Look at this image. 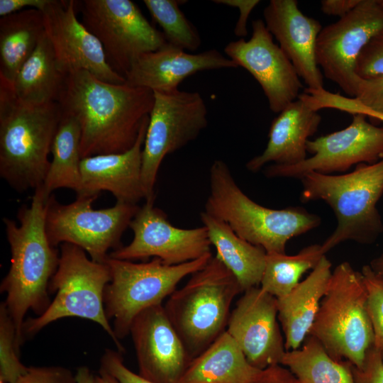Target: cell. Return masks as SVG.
Listing matches in <instances>:
<instances>
[{
    "mask_svg": "<svg viewBox=\"0 0 383 383\" xmlns=\"http://www.w3.org/2000/svg\"><path fill=\"white\" fill-rule=\"evenodd\" d=\"M101 367L113 376L118 383H155L131 371L124 365L118 351L106 350L101 359Z\"/></svg>",
    "mask_w": 383,
    "mask_h": 383,
    "instance_id": "obj_39",
    "label": "cell"
},
{
    "mask_svg": "<svg viewBox=\"0 0 383 383\" xmlns=\"http://www.w3.org/2000/svg\"><path fill=\"white\" fill-rule=\"evenodd\" d=\"M382 29L383 5L380 0H361L345 16L322 28L316 40V60L324 76L354 97L357 58Z\"/></svg>",
    "mask_w": 383,
    "mask_h": 383,
    "instance_id": "obj_14",
    "label": "cell"
},
{
    "mask_svg": "<svg viewBox=\"0 0 383 383\" xmlns=\"http://www.w3.org/2000/svg\"><path fill=\"white\" fill-rule=\"evenodd\" d=\"M99 374L95 376V383H118L113 376L101 367Z\"/></svg>",
    "mask_w": 383,
    "mask_h": 383,
    "instance_id": "obj_44",
    "label": "cell"
},
{
    "mask_svg": "<svg viewBox=\"0 0 383 383\" xmlns=\"http://www.w3.org/2000/svg\"><path fill=\"white\" fill-rule=\"evenodd\" d=\"M99 195L77 196L68 204H60L51 195L48 201L45 229L50 243L75 245L90 258L104 263L110 249L121 247V238L140 206L118 202L114 206L95 210L92 203Z\"/></svg>",
    "mask_w": 383,
    "mask_h": 383,
    "instance_id": "obj_10",
    "label": "cell"
},
{
    "mask_svg": "<svg viewBox=\"0 0 383 383\" xmlns=\"http://www.w3.org/2000/svg\"><path fill=\"white\" fill-rule=\"evenodd\" d=\"M264 22L292 63L307 89H324L316 60V45L322 26L304 14L296 0H271L263 10Z\"/></svg>",
    "mask_w": 383,
    "mask_h": 383,
    "instance_id": "obj_20",
    "label": "cell"
},
{
    "mask_svg": "<svg viewBox=\"0 0 383 383\" xmlns=\"http://www.w3.org/2000/svg\"><path fill=\"white\" fill-rule=\"evenodd\" d=\"M77 383H95V376L85 366L79 367L75 374Z\"/></svg>",
    "mask_w": 383,
    "mask_h": 383,
    "instance_id": "obj_43",
    "label": "cell"
},
{
    "mask_svg": "<svg viewBox=\"0 0 383 383\" xmlns=\"http://www.w3.org/2000/svg\"><path fill=\"white\" fill-rule=\"evenodd\" d=\"M281 365L299 383H355L352 364L333 359L321 342L311 335L299 348L286 351Z\"/></svg>",
    "mask_w": 383,
    "mask_h": 383,
    "instance_id": "obj_30",
    "label": "cell"
},
{
    "mask_svg": "<svg viewBox=\"0 0 383 383\" xmlns=\"http://www.w3.org/2000/svg\"><path fill=\"white\" fill-rule=\"evenodd\" d=\"M81 130L78 121L62 113L53 139L52 160L45 179L40 187L45 199L55 189L67 188L78 195L81 191Z\"/></svg>",
    "mask_w": 383,
    "mask_h": 383,
    "instance_id": "obj_29",
    "label": "cell"
},
{
    "mask_svg": "<svg viewBox=\"0 0 383 383\" xmlns=\"http://www.w3.org/2000/svg\"><path fill=\"white\" fill-rule=\"evenodd\" d=\"M303 203L322 200L333 210L337 226L321 244L323 254L347 240L374 243L383 231L377 204L383 194V159L361 163L348 174L311 172L301 179Z\"/></svg>",
    "mask_w": 383,
    "mask_h": 383,
    "instance_id": "obj_5",
    "label": "cell"
},
{
    "mask_svg": "<svg viewBox=\"0 0 383 383\" xmlns=\"http://www.w3.org/2000/svg\"><path fill=\"white\" fill-rule=\"evenodd\" d=\"M355 73L361 78L383 76V29L376 34L359 55Z\"/></svg>",
    "mask_w": 383,
    "mask_h": 383,
    "instance_id": "obj_36",
    "label": "cell"
},
{
    "mask_svg": "<svg viewBox=\"0 0 383 383\" xmlns=\"http://www.w3.org/2000/svg\"><path fill=\"white\" fill-rule=\"evenodd\" d=\"M77 1L51 0L42 11L45 33L57 65L65 74L85 70L111 84H124L126 79L107 61L103 47L76 14Z\"/></svg>",
    "mask_w": 383,
    "mask_h": 383,
    "instance_id": "obj_17",
    "label": "cell"
},
{
    "mask_svg": "<svg viewBox=\"0 0 383 383\" xmlns=\"http://www.w3.org/2000/svg\"><path fill=\"white\" fill-rule=\"evenodd\" d=\"M111 279L106 262L89 259L86 252L75 245L62 243L58 267L49 285L50 294L56 292L55 297L43 313L24 321L23 337L34 335L57 320L77 317L101 326L118 351L123 353L125 349L116 336L104 309V290Z\"/></svg>",
    "mask_w": 383,
    "mask_h": 383,
    "instance_id": "obj_8",
    "label": "cell"
},
{
    "mask_svg": "<svg viewBox=\"0 0 383 383\" xmlns=\"http://www.w3.org/2000/svg\"><path fill=\"white\" fill-rule=\"evenodd\" d=\"M367 303L361 272L349 262H341L331 273L309 335L333 359L360 367L374 342Z\"/></svg>",
    "mask_w": 383,
    "mask_h": 383,
    "instance_id": "obj_7",
    "label": "cell"
},
{
    "mask_svg": "<svg viewBox=\"0 0 383 383\" xmlns=\"http://www.w3.org/2000/svg\"><path fill=\"white\" fill-rule=\"evenodd\" d=\"M48 199L40 187L35 189L30 204L19 209V225L3 218L11 258L0 292L6 294L4 303L16 328L19 351L23 342L24 317L30 309L40 316L49 306V285L59 263L58 250L50 243L46 233Z\"/></svg>",
    "mask_w": 383,
    "mask_h": 383,
    "instance_id": "obj_2",
    "label": "cell"
},
{
    "mask_svg": "<svg viewBox=\"0 0 383 383\" xmlns=\"http://www.w3.org/2000/svg\"><path fill=\"white\" fill-rule=\"evenodd\" d=\"M14 383H77L75 374L61 366L29 367Z\"/></svg>",
    "mask_w": 383,
    "mask_h": 383,
    "instance_id": "obj_37",
    "label": "cell"
},
{
    "mask_svg": "<svg viewBox=\"0 0 383 383\" xmlns=\"http://www.w3.org/2000/svg\"><path fill=\"white\" fill-rule=\"evenodd\" d=\"M129 227L133 233L132 241L112 250L109 257L128 261L153 257L166 265H176L211 253L205 226L177 228L162 210L154 206V201H146L140 207Z\"/></svg>",
    "mask_w": 383,
    "mask_h": 383,
    "instance_id": "obj_15",
    "label": "cell"
},
{
    "mask_svg": "<svg viewBox=\"0 0 383 383\" xmlns=\"http://www.w3.org/2000/svg\"><path fill=\"white\" fill-rule=\"evenodd\" d=\"M262 370L249 363L226 331L191 360L178 383H253Z\"/></svg>",
    "mask_w": 383,
    "mask_h": 383,
    "instance_id": "obj_25",
    "label": "cell"
},
{
    "mask_svg": "<svg viewBox=\"0 0 383 383\" xmlns=\"http://www.w3.org/2000/svg\"><path fill=\"white\" fill-rule=\"evenodd\" d=\"M231 312L226 331L259 370L281 365L286 353L277 298L260 287L245 290Z\"/></svg>",
    "mask_w": 383,
    "mask_h": 383,
    "instance_id": "obj_18",
    "label": "cell"
},
{
    "mask_svg": "<svg viewBox=\"0 0 383 383\" xmlns=\"http://www.w3.org/2000/svg\"><path fill=\"white\" fill-rule=\"evenodd\" d=\"M210 192L205 211L226 222L241 238L267 254L285 253L287 242L320 226L321 218L301 206L274 209L247 196L227 164L216 160L209 170Z\"/></svg>",
    "mask_w": 383,
    "mask_h": 383,
    "instance_id": "obj_4",
    "label": "cell"
},
{
    "mask_svg": "<svg viewBox=\"0 0 383 383\" xmlns=\"http://www.w3.org/2000/svg\"><path fill=\"white\" fill-rule=\"evenodd\" d=\"M179 0H144L153 19L162 28L168 44L185 51H196L201 43L196 28L179 8Z\"/></svg>",
    "mask_w": 383,
    "mask_h": 383,
    "instance_id": "obj_32",
    "label": "cell"
},
{
    "mask_svg": "<svg viewBox=\"0 0 383 383\" xmlns=\"http://www.w3.org/2000/svg\"><path fill=\"white\" fill-rule=\"evenodd\" d=\"M0 383H4L2 381H0Z\"/></svg>",
    "mask_w": 383,
    "mask_h": 383,
    "instance_id": "obj_48",
    "label": "cell"
},
{
    "mask_svg": "<svg viewBox=\"0 0 383 383\" xmlns=\"http://www.w3.org/2000/svg\"><path fill=\"white\" fill-rule=\"evenodd\" d=\"M370 118L377 120L381 122H383V116L379 114H372L369 117Z\"/></svg>",
    "mask_w": 383,
    "mask_h": 383,
    "instance_id": "obj_46",
    "label": "cell"
},
{
    "mask_svg": "<svg viewBox=\"0 0 383 383\" xmlns=\"http://www.w3.org/2000/svg\"><path fill=\"white\" fill-rule=\"evenodd\" d=\"M323 255L319 244L306 246L294 255L267 253L260 287L276 298L287 294L300 282L301 276L312 270Z\"/></svg>",
    "mask_w": 383,
    "mask_h": 383,
    "instance_id": "obj_31",
    "label": "cell"
},
{
    "mask_svg": "<svg viewBox=\"0 0 383 383\" xmlns=\"http://www.w3.org/2000/svg\"><path fill=\"white\" fill-rule=\"evenodd\" d=\"M367 294V311L374 333L373 345L383 356V277L375 273L370 265L361 270Z\"/></svg>",
    "mask_w": 383,
    "mask_h": 383,
    "instance_id": "obj_35",
    "label": "cell"
},
{
    "mask_svg": "<svg viewBox=\"0 0 383 383\" xmlns=\"http://www.w3.org/2000/svg\"><path fill=\"white\" fill-rule=\"evenodd\" d=\"M331 273V262L325 255L305 279L277 298V318L287 351L299 348L309 335Z\"/></svg>",
    "mask_w": 383,
    "mask_h": 383,
    "instance_id": "obj_24",
    "label": "cell"
},
{
    "mask_svg": "<svg viewBox=\"0 0 383 383\" xmlns=\"http://www.w3.org/2000/svg\"><path fill=\"white\" fill-rule=\"evenodd\" d=\"M355 383H383V356L372 345L367 351L363 365H352Z\"/></svg>",
    "mask_w": 383,
    "mask_h": 383,
    "instance_id": "obj_38",
    "label": "cell"
},
{
    "mask_svg": "<svg viewBox=\"0 0 383 383\" xmlns=\"http://www.w3.org/2000/svg\"><path fill=\"white\" fill-rule=\"evenodd\" d=\"M211 253L185 263L168 265L160 259L135 263L108 257L106 262L111 279L104 294L105 313L113 320V330L118 340L130 334L133 321L140 312L162 304L177 289L179 282L201 270Z\"/></svg>",
    "mask_w": 383,
    "mask_h": 383,
    "instance_id": "obj_9",
    "label": "cell"
},
{
    "mask_svg": "<svg viewBox=\"0 0 383 383\" xmlns=\"http://www.w3.org/2000/svg\"><path fill=\"white\" fill-rule=\"evenodd\" d=\"M346 128L313 140H309L306 150L313 154L303 162L292 166L272 164L265 167L268 178L301 179L315 172L326 174L343 172L353 165L373 164L383 159V126H377L362 114L353 115Z\"/></svg>",
    "mask_w": 383,
    "mask_h": 383,
    "instance_id": "obj_13",
    "label": "cell"
},
{
    "mask_svg": "<svg viewBox=\"0 0 383 383\" xmlns=\"http://www.w3.org/2000/svg\"><path fill=\"white\" fill-rule=\"evenodd\" d=\"M235 67L232 60L216 49L193 54L167 43L138 57L124 77L130 86L170 93L178 90L184 79L198 72Z\"/></svg>",
    "mask_w": 383,
    "mask_h": 383,
    "instance_id": "obj_21",
    "label": "cell"
},
{
    "mask_svg": "<svg viewBox=\"0 0 383 383\" xmlns=\"http://www.w3.org/2000/svg\"><path fill=\"white\" fill-rule=\"evenodd\" d=\"M66 75L60 69L52 48L43 34L31 55L10 84L15 95L29 104L57 102Z\"/></svg>",
    "mask_w": 383,
    "mask_h": 383,
    "instance_id": "obj_27",
    "label": "cell"
},
{
    "mask_svg": "<svg viewBox=\"0 0 383 383\" xmlns=\"http://www.w3.org/2000/svg\"><path fill=\"white\" fill-rule=\"evenodd\" d=\"M45 32L41 11L27 9L0 19V80L12 84Z\"/></svg>",
    "mask_w": 383,
    "mask_h": 383,
    "instance_id": "obj_28",
    "label": "cell"
},
{
    "mask_svg": "<svg viewBox=\"0 0 383 383\" xmlns=\"http://www.w3.org/2000/svg\"><path fill=\"white\" fill-rule=\"evenodd\" d=\"M243 292L235 277L215 256L168 297L165 311L192 360L226 331L231 304Z\"/></svg>",
    "mask_w": 383,
    "mask_h": 383,
    "instance_id": "obj_6",
    "label": "cell"
},
{
    "mask_svg": "<svg viewBox=\"0 0 383 383\" xmlns=\"http://www.w3.org/2000/svg\"><path fill=\"white\" fill-rule=\"evenodd\" d=\"M62 116L58 102H24L0 80V176L15 191L43 185Z\"/></svg>",
    "mask_w": 383,
    "mask_h": 383,
    "instance_id": "obj_3",
    "label": "cell"
},
{
    "mask_svg": "<svg viewBox=\"0 0 383 383\" xmlns=\"http://www.w3.org/2000/svg\"><path fill=\"white\" fill-rule=\"evenodd\" d=\"M130 334L139 374L155 383H178L192 359L164 306H151L137 315Z\"/></svg>",
    "mask_w": 383,
    "mask_h": 383,
    "instance_id": "obj_19",
    "label": "cell"
},
{
    "mask_svg": "<svg viewBox=\"0 0 383 383\" xmlns=\"http://www.w3.org/2000/svg\"><path fill=\"white\" fill-rule=\"evenodd\" d=\"M329 106L349 113L362 114L369 118L372 114L383 116V76L356 79L354 97L333 94Z\"/></svg>",
    "mask_w": 383,
    "mask_h": 383,
    "instance_id": "obj_33",
    "label": "cell"
},
{
    "mask_svg": "<svg viewBox=\"0 0 383 383\" xmlns=\"http://www.w3.org/2000/svg\"><path fill=\"white\" fill-rule=\"evenodd\" d=\"M154 92L144 140L142 184L145 200H155L160 166L166 155L194 140L208 125V110L197 91Z\"/></svg>",
    "mask_w": 383,
    "mask_h": 383,
    "instance_id": "obj_11",
    "label": "cell"
},
{
    "mask_svg": "<svg viewBox=\"0 0 383 383\" xmlns=\"http://www.w3.org/2000/svg\"><path fill=\"white\" fill-rule=\"evenodd\" d=\"M380 1H381L382 4L383 5V0H380Z\"/></svg>",
    "mask_w": 383,
    "mask_h": 383,
    "instance_id": "obj_47",
    "label": "cell"
},
{
    "mask_svg": "<svg viewBox=\"0 0 383 383\" xmlns=\"http://www.w3.org/2000/svg\"><path fill=\"white\" fill-rule=\"evenodd\" d=\"M57 102L62 113L79 124L82 159L131 149L152 111L154 92L106 82L87 71L76 70L67 74Z\"/></svg>",
    "mask_w": 383,
    "mask_h": 383,
    "instance_id": "obj_1",
    "label": "cell"
},
{
    "mask_svg": "<svg viewBox=\"0 0 383 383\" xmlns=\"http://www.w3.org/2000/svg\"><path fill=\"white\" fill-rule=\"evenodd\" d=\"M216 4L238 8L240 15L234 28L236 36L244 38L248 34L247 22L251 11L260 4L259 0H214Z\"/></svg>",
    "mask_w": 383,
    "mask_h": 383,
    "instance_id": "obj_40",
    "label": "cell"
},
{
    "mask_svg": "<svg viewBox=\"0 0 383 383\" xmlns=\"http://www.w3.org/2000/svg\"><path fill=\"white\" fill-rule=\"evenodd\" d=\"M82 23L101 43L111 67L122 76L143 53L167 44L131 0L77 1Z\"/></svg>",
    "mask_w": 383,
    "mask_h": 383,
    "instance_id": "obj_12",
    "label": "cell"
},
{
    "mask_svg": "<svg viewBox=\"0 0 383 383\" xmlns=\"http://www.w3.org/2000/svg\"><path fill=\"white\" fill-rule=\"evenodd\" d=\"M252 30L248 40L231 41L224 52L238 67L252 74L262 87L270 109L279 113L298 99L303 84L289 59L273 41L264 21H252Z\"/></svg>",
    "mask_w": 383,
    "mask_h": 383,
    "instance_id": "obj_16",
    "label": "cell"
},
{
    "mask_svg": "<svg viewBox=\"0 0 383 383\" xmlns=\"http://www.w3.org/2000/svg\"><path fill=\"white\" fill-rule=\"evenodd\" d=\"M200 218L216 248V257L235 277L243 291L259 287L265 270L266 251L241 238L226 222L206 211L200 213Z\"/></svg>",
    "mask_w": 383,
    "mask_h": 383,
    "instance_id": "obj_26",
    "label": "cell"
},
{
    "mask_svg": "<svg viewBox=\"0 0 383 383\" xmlns=\"http://www.w3.org/2000/svg\"><path fill=\"white\" fill-rule=\"evenodd\" d=\"M370 266L375 273L383 277V252L372 259Z\"/></svg>",
    "mask_w": 383,
    "mask_h": 383,
    "instance_id": "obj_45",
    "label": "cell"
},
{
    "mask_svg": "<svg viewBox=\"0 0 383 383\" xmlns=\"http://www.w3.org/2000/svg\"><path fill=\"white\" fill-rule=\"evenodd\" d=\"M51 0H0V16L1 17L27 9L43 11Z\"/></svg>",
    "mask_w": 383,
    "mask_h": 383,
    "instance_id": "obj_41",
    "label": "cell"
},
{
    "mask_svg": "<svg viewBox=\"0 0 383 383\" xmlns=\"http://www.w3.org/2000/svg\"><path fill=\"white\" fill-rule=\"evenodd\" d=\"M28 369L20 360L16 328L3 301L0 304V381L14 383Z\"/></svg>",
    "mask_w": 383,
    "mask_h": 383,
    "instance_id": "obj_34",
    "label": "cell"
},
{
    "mask_svg": "<svg viewBox=\"0 0 383 383\" xmlns=\"http://www.w3.org/2000/svg\"><path fill=\"white\" fill-rule=\"evenodd\" d=\"M150 116L144 121L137 140L121 153L84 157L80 162L81 191L77 196L111 192L116 201L137 204L144 199L142 184L143 145Z\"/></svg>",
    "mask_w": 383,
    "mask_h": 383,
    "instance_id": "obj_22",
    "label": "cell"
},
{
    "mask_svg": "<svg viewBox=\"0 0 383 383\" xmlns=\"http://www.w3.org/2000/svg\"><path fill=\"white\" fill-rule=\"evenodd\" d=\"M361 0H323L321 1V11L328 16L340 18L354 9Z\"/></svg>",
    "mask_w": 383,
    "mask_h": 383,
    "instance_id": "obj_42",
    "label": "cell"
},
{
    "mask_svg": "<svg viewBox=\"0 0 383 383\" xmlns=\"http://www.w3.org/2000/svg\"><path fill=\"white\" fill-rule=\"evenodd\" d=\"M321 116L313 109L304 93L287 105L272 121L264 151L246 163V169L257 172L267 164L297 165L307 158L306 143L318 130Z\"/></svg>",
    "mask_w": 383,
    "mask_h": 383,
    "instance_id": "obj_23",
    "label": "cell"
}]
</instances>
